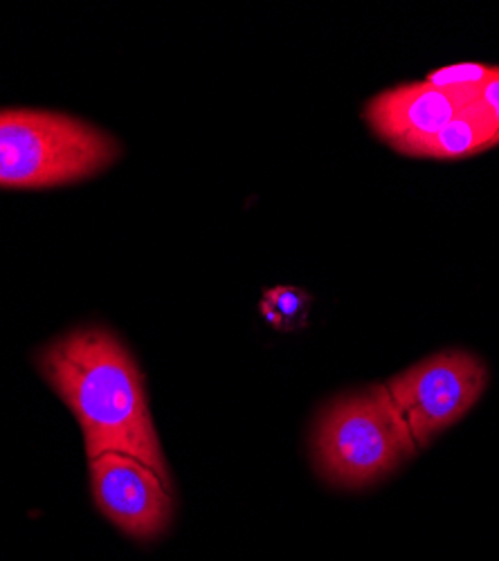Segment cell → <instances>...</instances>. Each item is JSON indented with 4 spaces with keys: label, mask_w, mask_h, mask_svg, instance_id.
<instances>
[{
    "label": "cell",
    "mask_w": 499,
    "mask_h": 561,
    "mask_svg": "<svg viewBox=\"0 0 499 561\" xmlns=\"http://www.w3.org/2000/svg\"><path fill=\"white\" fill-rule=\"evenodd\" d=\"M492 147H499V128L481 98H475L473 102L462 106L455 117L443 124L436 133L417 139V142L402 145L396 151L412 158L462 160Z\"/></svg>",
    "instance_id": "7"
},
{
    "label": "cell",
    "mask_w": 499,
    "mask_h": 561,
    "mask_svg": "<svg viewBox=\"0 0 499 561\" xmlns=\"http://www.w3.org/2000/svg\"><path fill=\"white\" fill-rule=\"evenodd\" d=\"M310 295L299 288H272L261 299L263 319L277 331H297L306 323Z\"/></svg>",
    "instance_id": "8"
},
{
    "label": "cell",
    "mask_w": 499,
    "mask_h": 561,
    "mask_svg": "<svg viewBox=\"0 0 499 561\" xmlns=\"http://www.w3.org/2000/svg\"><path fill=\"white\" fill-rule=\"evenodd\" d=\"M36 368L75 413L88 460L126 454L171 485L143 373L111 331H72L38 351Z\"/></svg>",
    "instance_id": "1"
},
{
    "label": "cell",
    "mask_w": 499,
    "mask_h": 561,
    "mask_svg": "<svg viewBox=\"0 0 499 561\" xmlns=\"http://www.w3.org/2000/svg\"><path fill=\"white\" fill-rule=\"evenodd\" d=\"M385 385L349 393L331 402L313 430V460L333 488H367L417 454Z\"/></svg>",
    "instance_id": "2"
},
{
    "label": "cell",
    "mask_w": 499,
    "mask_h": 561,
    "mask_svg": "<svg viewBox=\"0 0 499 561\" xmlns=\"http://www.w3.org/2000/svg\"><path fill=\"white\" fill-rule=\"evenodd\" d=\"M475 98H479V92L441 90L426 79L410 81L372 98L365 106V119L370 128L396 151L402 145L436 133Z\"/></svg>",
    "instance_id": "6"
},
{
    "label": "cell",
    "mask_w": 499,
    "mask_h": 561,
    "mask_svg": "<svg viewBox=\"0 0 499 561\" xmlns=\"http://www.w3.org/2000/svg\"><path fill=\"white\" fill-rule=\"evenodd\" d=\"M492 72V66L484 64H455L445 66L426 77V81L441 90H468V92H481L484 83L488 81Z\"/></svg>",
    "instance_id": "9"
},
{
    "label": "cell",
    "mask_w": 499,
    "mask_h": 561,
    "mask_svg": "<svg viewBox=\"0 0 499 561\" xmlns=\"http://www.w3.org/2000/svg\"><path fill=\"white\" fill-rule=\"evenodd\" d=\"M486 387V364L462 348L434 353L385 385L417 447H426L441 432L457 425L479 402Z\"/></svg>",
    "instance_id": "4"
},
{
    "label": "cell",
    "mask_w": 499,
    "mask_h": 561,
    "mask_svg": "<svg viewBox=\"0 0 499 561\" xmlns=\"http://www.w3.org/2000/svg\"><path fill=\"white\" fill-rule=\"evenodd\" d=\"M122 156L117 139L50 111H0V186L48 190L93 178Z\"/></svg>",
    "instance_id": "3"
},
{
    "label": "cell",
    "mask_w": 499,
    "mask_h": 561,
    "mask_svg": "<svg viewBox=\"0 0 499 561\" xmlns=\"http://www.w3.org/2000/svg\"><path fill=\"white\" fill-rule=\"evenodd\" d=\"M90 488L104 517L133 539L151 541L171 524V485L138 458L126 454L93 458Z\"/></svg>",
    "instance_id": "5"
},
{
    "label": "cell",
    "mask_w": 499,
    "mask_h": 561,
    "mask_svg": "<svg viewBox=\"0 0 499 561\" xmlns=\"http://www.w3.org/2000/svg\"><path fill=\"white\" fill-rule=\"evenodd\" d=\"M479 98L486 104V108L490 111V115L499 128V66H492V72H490L488 81L484 83Z\"/></svg>",
    "instance_id": "10"
}]
</instances>
